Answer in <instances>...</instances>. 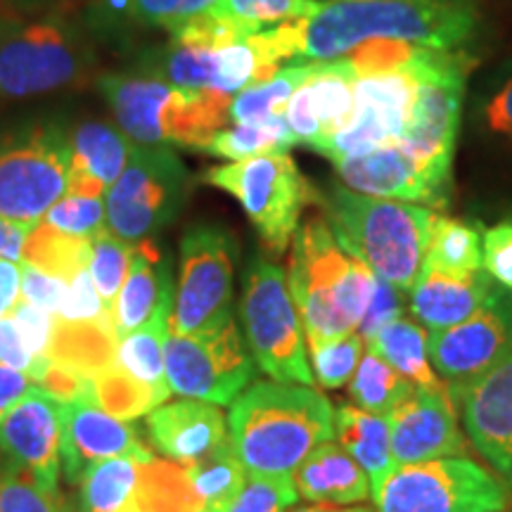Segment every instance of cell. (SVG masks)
<instances>
[{
  "mask_svg": "<svg viewBox=\"0 0 512 512\" xmlns=\"http://www.w3.org/2000/svg\"><path fill=\"white\" fill-rule=\"evenodd\" d=\"M290 24L294 62H328L368 41L456 50L475 36L479 15L470 0H320Z\"/></svg>",
  "mask_w": 512,
  "mask_h": 512,
  "instance_id": "cell-1",
  "label": "cell"
},
{
  "mask_svg": "<svg viewBox=\"0 0 512 512\" xmlns=\"http://www.w3.org/2000/svg\"><path fill=\"white\" fill-rule=\"evenodd\" d=\"M228 427L247 475L294 477L313 448L335 437V408L306 384L264 380L230 403Z\"/></svg>",
  "mask_w": 512,
  "mask_h": 512,
  "instance_id": "cell-2",
  "label": "cell"
},
{
  "mask_svg": "<svg viewBox=\"0 0 512 512\" xmlns=\"http://www.w3.org/2000/svg\"><path fill=\"white\" fill-rule=\"evenodd\" d=\"M290 247L285 275L302 318L306 347L356 332L373 297L377 275L337 240L323 216L299 223Z\"/></svg>",
  "mask_w": 512,
  "mask_h": 512,
  "instance_id": "cell-3",
  "label": "cell"
},
{
  "mask_svg": "<svg viewBox=\"0 0 512 512\" xmlns=\"http://www.w3.org/2000/svg\"><path fill=\"white\" fill-rule=\"evenodd\" d=\"M337 240L396 290L411 292L425 266L437 211L332 185L320 197Z\"/></svg>",
  "mask_w": 512,
  "mask_h": 512,
  "instance_id": "cell-4",
  "label": "cell"
},
{
  "mask_svg": "<svg viewBox=\"0 0 512 512\" xmlns=\"http://www.w3.org/2000/svg\"><path fill=\"white\" fill-rule=\"evenodd\" d=\"M114 124L136 145L200 150L230 124V102L219 95L188 93L145 72H114L98 79Z\"/></svg>",
  "mask_w": 512,
  "mask_h": 512,
  "instance_id": "cell-5",
  "label": "cell"
},
{
  "mask_svg": "<svg viewBox=\"0 0 512 512\" xmlns=\"http://www.w3.org/2000/svg\"><path fill=\"white\" fill-rule=\"evenodd\" d=\"M95 64L93 38L74 19L50 15L0 22V102L81 86Z\"/></svg>",
  "mask_w": 512,
  "mask_h": 512,
  "instance_id": "cell-6",
  "label": "cell"
},
{
  "mask_svg": "<svg viewBox=\"0 0 512 512\" xmlns=\"http://www.w3.org/2000/svg\"><path fill=\"white\" fill-rule=\"evenodd\" d=\"M240 320L247 349L261 373L275 382L316 384L304 325L283 268L259 256L249 264L242 283Z\"/></svg>",
  "mask_w": 512,
  "mask_h": 512,
  "instance_id": "cell-7",
  "label": "cell"
},
{
  "mask_svg": "<svg viewBox=\"0 0 512 512\" xmlns=\"http://www.w3.org/2000/svg\"><path fill=\"white\" fill-rule=\"evenodd\" d=\"M204 181L233 195L268 252L283 254L292 245L302 211L320 202L316 188L306 181L290 152H268L245 162L214 166Z\"/></svg>",
  "mask_w": 512,
  "mask_h": 512,
  "instance_id": "cell-8",
  "label": "cell"
},
{
  "mask_svg": "<svg viewBox=\"0 0 512 512\" xmlns=\"http://www.w3.org/2000/svg\"><path fill=\"white\" fill-rule=\"evenodd\" d=\"M472 62L465 53L427 50L420 64V88L408 114L399 145L420 171L451 190V166L463 117L465 79Z\"/></svg>",
  "mask_w": 512,
  "mask_h": 512,
  "instance_id": "cell-9",
  "label": "cell"
},
{
  "mask_svg": "<svg viewBox=\"0 0 512 512\" xmlns=\"http://www.w3.org/2000/svg\"><path fill=\"white\" fill-rule=\"evenodd\" d=\"M69 166V133L55 121L0 131V216L41 223L67 192Z\"/></svg>",
  "mask_w": 512,
  "mask_h": 512,
  "instance_id": "cell-10",
  "label": "cell"
},
{
  "mask_svg": "<svg viewBox=\"0 0 512 512\" xmlns=\"http://www.w3.org/2000/svg\"><path fill=\"white\" fill-rule=\"evenodd\" d=\"M190 195V174L171 147L133 143L121 176L107 188V230L138 245L155 240L181 214Z\"/></svg>",
  "mask_w": 512,
  "mask_h": 512,
  "instance_id": "cell-11",
  "label": "cell"
},
{
  "mask_svg": "<svg viewBox=\"0 0 512 512\" xmlns=\"http://www.w3.org/2000/svg\"><path fill=\"white\" fill-rule=\"evenodd\" d=\"M377 512H505L510 486L470 458L396 465L373 496Z\"/></svg>",
  "mask_w": 512,
  "mask_h": 512,
  "instance_id": "cell-12",
  "label": "cell"
},
{
  "mask_svg": "<svg viewBox=\"0 0 512 512\" xmlns=\"http://www.w3.org/2000/svg\"><path fill=\"white\" fill-rule=\"evenodd\" d=\"M238 240L219 223H195L181 238L171 335H195L233 318Z\"/></svg>",
  "mask_w": 512,
  "mask_h": 512,
  "instance_id": "cell-13",
  "label": "cell"
},
{
  "mask_svg": "<svg viewBox=\"0 0 512 512\" xmlns=\"http://www.w3.org/2000/svg\"><path fill=\"white\" fill-rule=\"evenodd\" d=\"M171 394L230 406L256 377V363L235 316L195 335H171L164 347Z\"/></svg>",
  "mask_w": 512,
  "mask_h": 512,
  "instance_id": "cell-14",
  "label": "cell"
},
{
  "mask_svg": "<svg viewBox=\"0 0 512 512\" xmlns=\"http://www.w3.org/2000/svg\"><path fill=\"white\" fill-rule=\"evenodd\" d=\"M62 403L36 384L0 415V472L22 475L48 494L60 484Z\"/></svg>",
  "mask_w": 512,
  "mask_h": 512,
  "instance_id": "cell-15",
  "label": "cell"
},
{
  "mask_svg": "<svg viewBox=\"0 0 512 512\" xmlns=\"http://www.w3.org/2000/svg\"><path fill=\"white\" fill-rule=\"evenodd\" d=\"M430 363L451 394L491 368L512 349V292L498 287L494 297L463 323L427 332Z\"/></svg>",
  "mask_w": 512,
  "mask_h": 512,
  "instance_id": "cell-16",
  "label": "cell"
},
{
  "mask_svg": "<svg viewBox=\"0 0 512 512\" xmlns=\"http://www.w3.org/2000/svg\"><path fill=\"white\" fill-rule=\"evenodd\" d=\"M465 437L512 489V349L453 392Z\"/></svg>",
  "mask_w": 512,
  "mask_h": 512,
  "instance_id": "cell-17",
  "label": "cell"
},
{
  "mask_svg": "<svg viewBox=\"0 0 512 512\" xmlns=\"http://www.w3.org/2000/svg\"><path fill=\"white\" fill-rule=\"evenodd\" d=\"M456 411L451 389L437 392L413 387L387 415L396 465L465 458L472 444L460 430Z\"/></svg>",
  "mask_w": 512,
  "mask_h": 512,
  "instance_id": "cell-18",
  "label": "cell"
},
{
  "mask_svg": "<svg viewBox=\"0 0 512 512\" xmlns=\"http://www.w3.org/2000/svg\"><path fill=\"white\" fill-rule=\"evenodd\" d=\"M60 411V465L69 484L79 482L88 467L107 458L155 460V451L140 439L136 427L102 411L93 401L62 403Z\"/></svg>",
  "mask_w": 512,
  "mask_h": 512,
  "instance_id": "cell-19",
  "label": "cell"
},
{
  "mask_svg": "<svg viewBox=\"0 0 512 512\" xmlns=\"http://www.w3.org/2000/svg\"><path fill=\"white\" fill-rule=\"evenodd\" d=\"M356 72L347 57L313 62V72L285 107V119L299 143L311 150L351 124Z\"/></svg>",
  "mask_w": 512,
  "mask_h": 512,
  "instance_id": "cell-20",
  "label": "cell"
},
{
  "mask_svg": "<svg viewBox=\"0 0 512 512\" xmlns=\"http://www.w3.org/2000/svg\"><path fill=\"white\" fill-rule=\"evenodd\" d=\"M344 188L380 200L420 204L427 209H444L451 190L439 188L420 171V166L403 152V147L384 145L368 155L335 164Z\"/></svg>",
  "mask_w": 512,
  "mask_h": 512,
  "instance_id": "cell-21",
  "label": "cell"
},
{
  "mask_svg": "<svg viewBox=\"0 0 512 512\" xmlns=\"http://www.w3.org/2000/svg\"><path fill=\"white\" fill-rule=\"evenodd\" d=\"M147 432L159 456L178 465L202 460L230 439L221 408L197 399L162 403L147 415Z\"/></svg>",
  "mask_w": 512,
  "mask_h": 512,
  "instance_id": "cell-22",
  "label": "cell"
},
{
  "mask_svg": "<svg viewBox=\"0 0 512 512\" xmlns=\"http://www.w3.org/2000/svg\"><path fill=\"white\" fill-rule=\"evenodd\" d=\"M498 287L482 271L456 275L422 266L411 290V311L427 332H439L463 323L494 297Z\"/></svg>",
  "mask_w": 512,
  "mask_h": 512,
  "instance_id": "cell-23",
  "label": "cell"
},
{
  "mask_svg": "<svg viewBox=\"0 0 512 512\" xmlns=\"http://www.w3.org/2000/svg\"><path fill=\"white\" fill-rule=\"evenodd\" d=\"M176 294V280L171 271V256H164L155 240L133 245V261L124 285L110 306V320L117 337L138 330L166 297Z\"/></svg>",
  "mask_w": 512,
  "mask_h": 512,
  "instance_id": "cell-24",
  "label": "cell"
},
{
  "mask_svg": "<svg viewBox=\"0 0 512 512\" xmlns=\"http://www.w3.org/2000/svg\"><path fill=\"white\" fill-rule=\"evenodd\" d=\"M294 486L309 503L361 505L373 496L366 472L335 441L313 448L294 472Z\"/></svg>",
  "mask_w": 512,
  "mask_h": 512,
  "instance_id": "cell-25",
  "label": "cell"
},
{
  "mask_svg": "<svg viewBox=\"0 0 512 512\" xmlns=\"http://www.w3.org/2000/svg\"><path fill=\"white\" fill-rule=\"evenodd\" d=\"M219 0H91L88 29L100 36H128L133 31H176L209 12Z\"/></svg>",
  "mask_w": 512,
  "mask_h": 512,
  "instance_id": "cell-26",
  "label": "cell"
},
{
  "mask_svg": "<svg viewBox=\"0 0 512 512\" xmlns=\"http://www.w3.org/2000/svg\"><path fill=\"white\" fill-rule=\"evenodd\" d=\"M335 434L339 446L368 475L370 491L375 496L384 484V479L396 470L392 437H389V420L384 415L363 411L354 403H344L335 411Z\"/></svg>",
  "mask_w": 512,
  "mask_h": 512,
  "instance_id": "cell-27",
  "label": "cell"
},
{
  "mask_svg": "<svg viewBox=\"0 0 512 512\" xmlns=\"http://www.w3.org/2000/svg\"><path fill=\"white\" fill-rule=\"evenodd\" d=\"M171 313H174V294L157 306L145 325L121 337L117 342V351H114V363L124 373L145 384V387L155 389L164 399L171 396L164 368V347L166 337H169Z\"/></svg>",
  "mask_w": 512,
  "mask_h": 512,
  "instance_id": "cell-28",
  "label": "cell"
},
{
  "mask_svg": "<svg viewBox=\"0 0 512 512\" xmlns=\"http://www.w3.org/2000/svg\"><path fill=\"white\" fill-rule=\"evenodd\" d=\"M147 463L136 456L100 460L83 472L76 501L69 512H121L136 503L143 467Z\"/></svg>",
  "mask_w": 512,
  "mask_h": 512,
  "instance_id": "cell-29",
  "label": "cell"
},
{
  "mask_svg": "<svg viewBox=\"0 0 512 512\" xmlns=\"http://www.w3.org/2000/svg\"><path fill=\"white\" fill-rule=\"evenodd\" d=\"M368 347H373L413 387L437 389V392L451 389L432 368L430 349H427V330L415 320L406 316L392 320L370 339Z\"/></svg>",
  "mask_w": 512,
  "mask_h": 512,
  "instance_id": "cell-30",
  "label": "cell"
},
{
  "mask_svg": "<svg viewBox=\"0 0 512 512\" xmlns=\"http://www.w3.org/2000/svg\"><path fill=\"white\" fill-rule=\"evenodd\" d=\"M69 147H72V164L110 188L126 169L133 140L117 124L88 119L69 133Z\"/></svg>",
  "mask_w": 512,
  "mask_h": 512,
  "instance_id": "cell-31",
  "label": "cell"
},
{
  "mask_svg": "<svg viewBox=\"0 0 512 512\" xmlns=\"http://www.w3.org/2000/svg\"><path fill=\"white\" fill-rule=\"evenodd\" d=\"M299 145L297 136L287 124L285 114H275L264 121L252 124H228L223 126L204 152L211 157H223L228 162H245V159L268 155V152H287Z\"/></svg>",
  "mask_w": 512,
  "mask_h": 512,
  "instance_id": "cell-32",
  "label": "cell"
},
{
  "mask_svg": "<svg viewBox=\"0 0 512 512\" xmlns=\"http://www.w3.org/2000/svg\"><path fill=\"white\" fill-rule=\"evenodd\" d=\"M482 240L479 223L437 214L430 228L425 266L456 275L482 271Z\"/></svg>",
  "mask_w": 512,
  "mask_h": 512,
  "instance_id": "cell-33",
  "label": "cell"
},
{
  "mask_svg": "<svg viewBox=\"0 0 512 512\" xmlns=\"http://www.w3.org/2000/svg\"><path fill=\"white\" fill-rule=\"evenodd\" d=\"M313 72V62H292L280 67L271 79L256 83L230 102L228 119L230 124H252L264 121L275 114H285L287 102L297 93V88L309 79Z\"/></svg>",
  "mask_w": 512,
  "mask_h": 512,
  "instance_id": "cell-34",
  "label": "cell"
},
{
  "mask_svg": "<svg viewBox=\"0 0 512 512\" xmlns=\"http://www.w3.org/2000/svg\"><path fill=\"white\" fill-rule=\"evenodd\" d=\"M183 470L192 494L207 512L223 508L247 482V470L230 439L202 460L183 465Z\"/></svg>",
  "mask_w": 512,
  "mask_h": 512,
  "instance_id": "cell-35",
  "label": "cell"
},
{
  "mask_svg": "<svg viewBox=\"0 0 512 512\" xmlns=\"http://www.w3.org/2000/svg\"><path fill=\"white\" fill-rule=\"evenodd\" d=\"M88 256H91V238L67 235L41 221L31 228L22 252V264L57 275L69 283L76 273L86 271Z\"/></svg>",
  "mask_w": 512,
  "mask_h": 512,
  "instance_id": "cell-36",
  "label": "cell"
},
{
  "mask_svg": "<svg viewBox=\"0 0 512 512\" xmlns=\"http://www.w3.org/2000/svg\"><path fill=\"white\" fill-rule=\"evenodd\" d=\"M411 389L413 384L401 373H396L373 347L366 344L361 363H358L354 377L349 380L351 403L363 408V411L387 418Z\"/></svg>",
  "mask_w": 512,
  "mask_h": 512,
  "instance_id": "cell-37",
  "label": "cell"
},
{
  "mask_svg": "<svg viewBox=\"0 0 512 512\" xmlns=\"http://www.w3.org/2000/svg\"><path fill=\"white\" fill-rule=\"evenodd\" d=\"M93 396L91 401L100 406L102 411L112 413L119 420H136L143 415H150L155 408L166 401L155 389L145 387L131 375L124 373L117 363H110L107 368L91 375Z\"/></svg>",
  "mask_w": 512,
  "mask_h": 512,
  "instance_id": "cell-38",
  "label": "cell"
},
{
  "mask_svg": "<svg viewBox=\"0 0 512 512\" xmlns=\"http://www.w3.org/2000/svg\"><path fill=\"white\" fill-rule=\"evenodd\" d=\"M133 261V245L117 238L110 230H100L91 238V256H88V273H91L93 285L105 302L107 311L117 299L124 285L128 268Z\"/></svg>",
  "mask_w": 512,
  "mask_h": 512,
  "instance_id": "cell-39",
  "label": "cell"
},
{
  "mask_svg": "<svg viewBox=\"0 0 512 512\" xmlns=\"http://www.w3.org/2000/svg\"><path fill=\"white\" fill-rule=\"evenodd\" d=\"M363 351H366V342H363V337L358 332L309 347L313 380L325 389L347 387L356 373L358 363H361Z\"/></svg>",
  "mask_w": 512,
  "mask_h": 512,
  "instance_id": "cell-40",
  "label": "cell"
},
{
  "mask_svg": "<svg viewBox=\"0 0 512 512\" xmlns=\"http://www.w3.org/2000/svg\"><path fill=\"white\" fill-rule=\"evenodd\" d=\"M318 5L320 0H219L209 12L242 24H252V27L268 29L311 17L318 10Z\"/></svg>",
  "mask_w": 512,
  "mask_h": 512,
  "instance_id": "cell-41",
  "label": "cell"
},
{
  "mask_svg": "<svg viewBox=\"0 0 512 512\" xmlns=\"http://www.w3.org/2000/svg\"><path fill=\"white\" fill-rule=\"evenodd\" d=\"M299 501L294 477L247 475V482L223 508L214 512H290Z\"/></svg>",
  "mask_w": 512,
  "mask_h": 512,
  "instance_id": "cell-42",
  "label": "cell"
},
{
  "mask_svg": "<svg viewBox=\"0 0 512 512\" xmlns=\"http://www.w3.org/2000/svg\"><path fill=\"white\" fill-rule=\"evenodd\" d=\"M43 223L67 235H76V238H93L107 228L105 197L64 195L43 216Z\"/></svg>",
  "mask_w": 512,
  "mask_h": 512,
  "instance_id": "cell-43",
  "label": "cell"
},
{
  "mask_svg": "<svg viewBox=\"0 0 512 512\" xmlns=\"http://www.w3.org/2000/svg\"><path fill=\"white\" fill-rule=\"evenodd\" d=\"M0 512H64V503L29 477L0 472Z\"/></svg>",
  "mask_w": 512,
  "mask_h": 512,
  "instance_id": "cell-44",
  "label": "cell"
},
{
  "mask_svg": "<svg viewBox=\"0 0 512 512\" xmlns=\"http://www.w3.org/2000/svg\"><path fill=\"white\" fill-rule=\"evenodd\" d=\"M107 316H110V311L95 290L88 268L76 273L67 283V294H64V302L57 311V320H62V323H95V320Z\"/></svg>",
  "mask_w": 512,
  "mask_h": 512,
  "instance_id": "cell-45",
  "label": "cell"
},
{
  "mask_svg": "<svg viewBox=\"0 0 512 512\" xmlns=\"http://www.w3.org/2000/svg\"><path fill=\"white\" fill-rule=\"evenodd\" d=\"M8 316L12 318V323L17 325L24 344H27L36 356L46 358L57 332L55 313L38 309V306L24 302V299H17L15 306L8 311Z\"/></svg>",
  "mask_w": 512,
  "mask_h": 512,
  "instance_id": "cell-46",
  "label": "cell"
},
{
  "mask_svg": "<svg viewBox=\"0 0 512 512\" xmlns=\"http://www.w3.org/2000/svg\"><path fill=\"white\" fill-rule=\"evenodd\" d=\"M482 268L498 287L512 292V221L498 223L484 233Z\"/></svg>",
  "mask_w": 512,
  "mask_h": 512,
  "instance_id": "cell-47",
  "label": "cell"
},
{
  "mask_svg": "<svg viewBox=\"0 0 512 512\" xmlns=\"http://www.w3.org/2000/svg\"><path fill=\"white\" fill-rule=\"evenodd\" d=\"M0 366L19 370V373L29 375L36 384L48 368V358L36 356L24 344V339L19 335L17 325L12 323L10 316L0 318Z\"/></svg>",
  "mask_w": 512,
  "mask_h": 512,
  "instance_id": "cell-48",
  "label": "cell"
},
{
  "mask_svg": "<svg viewBox=\"0 0 512 512\" xmlns=\"http://www.w3.org/2000/svg\"><path fill=\"white\" fill-rule=\"evenodd\" d=\"M403 316V302H401V290H396L394 285L384 283L382 278H377L373 297H370V304L366 313H363V320L358 323V335L363 337V342H370L377 332H380L384 325L392 323V320Z\"/></svg>",
  "mask_w": 512,
  "mask_h": 512,
  "instance_id": "cell-49",
  "label": "cell"
},
{
  "mask_svg": "<svg viewBox=\"0 0 512 512\" xmlns=\"http://www.w3.org/2000/svg\"><path fill=\"white\" fill-rule=\"evenodd\" d=\"M64 294H67V280L38 271V268L29 264H22V297L19 299L57 316L64 302Z\"/></svg>",
  "mask_w": 512,
  "mask_h": 512,
  "instance_id": "cell-50",
  "label": "cell"
},
{
  "mask_svg": "<svg viewBox=\"0 0 512 512\" xmlns=\"http://www.w3.org/2000/svg\"><path fill=\"white\" fill-rule=\"evenodd\" d=\"M484 119L491 131L512 140V74L505 76L491 93V98L486 100Z\"/></svg>",
  "mask_w": 512,
  "mask_h": 512,
  "instance_id": "cell-51",
  "label": "cell"
},
{
  "mask_svg": "<svg viewBox=\"0 0 512 512\" xmlns=\"http://www.w3.org/2000/svg\"><path fill=\"white\" fill-rule=\"evenodd\" d=\"M29 223L10 221L5 216H0V259L10 261H22L24 245H27V238L31 233Z\"/></svg>",
  "mask_w": 512,
  "mask_h": 512,
  "instance_id": "cell-52",
  "label": "cell"
},
{
  "mask_svg": "<svg viewBox=\"0 0 512 512\" xmlns=\"http://www.w3.org/2000/svg\"><path fill=\"white\" fill-rule=\"evenodd\" d=\"M36 382L29 375L12 370L8 366H0V415L8 411L10 406L22 399L29 389H34Z\"/></svg>",
  "mask_w": 512,
  "mask_h": 512,
  "instance_id": "cell-53",
  "label": "cell"
},
{
  "mask_svg": "<svg viewBox=\"0 0 512 512\" xmlns=\"http://www.w3.org/2000/svg\"><path fill=\"white\" fill-rule=\"evenodd\" d=\"M0 297L10 309L22 297V261L0 259Z\"/></svg>",
  "mask_w": 512,
  "mask_h": 512,
  "instance_id": "cell-54",
  "label": "cell"
},
{
  "mask_svg": "<svg viewBox=\"0 0 512 512\" xmlns=\"http://www.w3.org/2000/svg\"><path fill=\"white\" fill-rule=\"evenodd\" d=\"M290 512H375L363 505H328V503H311V505H294Z\"/></svg>",
  "mask_w": 512,
  "mask_h": 512,
  "instance_id": "cell-55",
  "label": "cell"
},
{
  "mask_svg": "<svg viewBox=\"0 0 512 512\" xmlns=\"http://www.w3.org/2000/svg\"><path fill=\"white\" fill-rule=\"evenodd\" d=\"M8 311H10V306L3 302V297H0V318H5V316H8Z\"/></svg>",
  "mask_w": 512,
  "mask_h": 512,
  "instance_id": "cell-56",
  "label": "cell"
},
{
  "mask_svg": "<svg viewBox=\"0 0 512 512\" xmlns=\"http://www.w3.org/2000/svg\"><path fill=\"white\" fill-rule=\"evenodd\" d=\"M64 512H69L67 508H64ZM121 512H147V510H143V508H138V505L136 503H133L131 505V508H126V510H121Z\"/></svg>",
  "mask_w": 512,
  "mask_h": 512,
  "instance_id": "cell-57",
  "label": "cell"
}]
</instances>
